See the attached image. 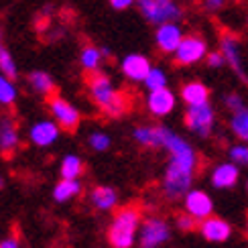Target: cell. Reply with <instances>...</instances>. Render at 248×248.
<instances>
[{"instance_id":"1","label":"cell","mask_w":248,"mask_h":248,"mask_svg":"<svg viewBox=\"0 0 248 248\" xmlns=\"http://www.w3.org/2000/svg\"><path fill=\"white\" fill-rule=\"evenodd\" d=\"M165 149L169 153V165L163 177V193L167 200L175 202L191 189L195 167H198V153L187 140L173 130H169L167 134Z\"/></svg>"},{"instance_id":"2","label":"cell","mask_w":248,"mask_h":248,"mask_svg":"<svg viewBox=\"0 0 248 248\" xmlns=\"http://www.w3.org/2000/svg\"><path fill=\"white\" fill-rule=\"evenodd\" d=\"M88 90H90V96L94 100V104L110 118H120L130 108L128 96L124 92L116 90L112 79L106 74H102L100 69L88 74Z\"/></svg>"},{"instance_id":"3","label":"cell","mask_w":248,"mask_h":248,"mask_svg":"<svg viewBox=\"0 0 248 248\" xmlns=\"http://www.w3.org/2000/svg\"><path fill=\"white\" fill-rule=\"evenodd\" d=\"M140 228V212L137 208H124L116 212L108 228V242L112 248H132Z\"/></svg>"},{"instance_id":"4","label":"cell","mask_w":248,"mask_h":248,"mask_svg":"<svg viewBox=\"0 0 248 248\" xmlns=\"http://www.w3.org/2000/svg\"><path fill=\"white\" fill-rule=\"evenodd\" d=\"M137 8L142 18L155 27L163 23H177L183 16V10L175 0H137Z\"/></svg>"},{"instance_id":"5","label":"cell","mask_w":248,"mask_h":248,"mask_svg":"<svg viewBox=\"0 0 248 248\" xmlns=\"http://www.w3.org/2000/svg\"><path fill=\"white\" fill-rule=\"evenodd\" d=\"M214 122H216V110L210 102L193 104V106H187V110H185V126L198 134V137H203V139L210 137Z\"/></svg>"},{"instance_id":"6","label":"cell","mask_w":248,"mask_h":248,"mask_svg":"<svg viewBox=\"0 0 248 248\" xmlns=\"http://www.w3.org/2000/svg\"><path fill=\"white\" fill-rule=\"evenodd\" d=\"M208 55V43L200 35H185L179 47L175 49L173 59L177 65H193L200 63Z\"/></svg>"},{"instance_id":"7","label":"cell","mask_w":248,"mask_h":248,"mask_svg":"<svg viewBox=\"0 0 248 248\" xmlns=\"http://www.w3.org/2000/svg\"><path fill=\"white\" fill-rule=\"evenodd\" d=\"M49 110H51V116L55 118V122L59 124L61 130H67V132L78 130L81 114H79V110L71 104V102H67L65 98L53 94L49 98Z\"/></svg>"},{"instance_id":"8","label":"cell","mask_w":248,"mask_h":248,"mask_svg":"<svg viewBox=\"0 0 248 248\" xmlns=\"http://www.w3.org/2000/svg\"><path fill=\"white\" fill-rule=\"evenodd\" d=\"M171 238L169 224L161 218H147L139 228L140 248H159Z\"/></svg>"},{"instance_id":"9","label":"cell","mask_w":248,"mask_h":248,"mask_svg":"<svg viewBox=\"0 0 248 248\" xmlns=\"http://www.w3.org/2000/svg\"><path fill=\"white\" fill-rule=\"evenodd\" d=\"M220 51L224 53L226 63L230 65V69L244 81V84H248V74H246L244 63H242V53H240V41H238V37L228 33V31L222 33V37H220Z\"/></svg>"},{"instance_id":"10","label":"cell","mask_w":248,"mask_h":248,"mask_svg":"<svg viewBox=\"0 0 248 248\" xmlns=\"http://www.w3.org/2000/svg\"><path fill=\"white\" fill-rule=\"evenodd\" d=\"M183 37L185 35L177 23H163L155 31V43H157V49L165 55H173Z\"/></svg>"},{"instance_id":"11","label":"cell","mask_w":248,"mask_h":248,"mask_svg":"<svg viewBox=\"0 0 248 248\" xmlns=\"http://www.w3.org/2000/svg\"><path fill=\"white\" fill-rule=\"evenodd\" d=\"M183 202H185V212L191 214L193 218H198L200 222L210 218L212 212H214L212 198L202 189H189L183 195Z\"/></svg>"},{"instance_id":"12","label":"cell","mask_w":248,"mask_h":248,"mask_svg":"<svg viewBox=\"0 0 248 248\" xmlns=\"http://www.w3.org/2000/svg\"><path fill=\"white\" fill-rule=\"evenodd\" d=\"M147 108H149V112L153 116H159V118L167 116L175 108V94L169 88L153 90L147 96Z\"/></svg>"},{"instance_id":"13","label":"cell","mask_w":248,"mask_h":248,"mask_svg":"<svg viewBox=\"0 0 248 248\" xmlns=\"http://www.w3.org/2000/svg\"><path fill=\"white\" fill-rule=\"evenodd\" d=\"M151 61L149 57H144L140 53H130L122 59V63H120V69H122V74L126 76V79L130 81H144V78L149 76V71H151Z\"/></svg>"},{"instance_id":"14","label":"cell","mask_w":248,"mask_h":248,"mask_svg":"<svg viewBox=\"0 0 248 248\" xmlns=\"http://www.w3.org/2000/svg\"><path fill=\"white\" fill-rule=\"evenodd\" d=\"M171 128L167 126H139L134 128L132 137L139 144L147 149H165V140Z\"/></svg>"},{"instance_id":"15","label":"cell","mask_w":248,"mask_h":248,"mask_svg":"<svg viewBox=\"0 0 248 248\" xmlns=\"http://www.w3.org/2000/svg\"><path fill=\"white\" fill-rule=\"evenodd\" d=\"M200 234L203 236L208 242H226L230 238V234H232V226L222 220V218H205L200 222Z\"/></svg>"},{"instance_id":"16","label":"cell","mask_w":248,"mask_h":248,"mask_svg":"<svg viewBox=\"0 0 248 248\" xmlns=\"http://www.w3.org/2000/svg\"><path fill=\"white\" fill-rule=\"evenodd\" d=\"M31 142L37 147H49L59 139V124L55 120H39L29 130Z\"/></svg>"},{"instance_id":"17","label":"cell","mask_w":248,"mask_h":248,"mask_svg":"<svg viewBox=\"0 0 248 248\" xmlns=\"http://www.w3.org/2000/svg\"><path fill=\"white\" fill-rule=\"evenodd\" d=\"M240 169L236 163H222L212 173V185L218 189H230L238 183Z\"/></svg>"},{"instance_id":"18","label":"cell","mask_w":248,"mask_h":248,"mask_svg":"<svg viewBox=\"0 0 248 248\" xmlns=\"http://www.w3.org/2000/svg\"><path fill=\"white\" fill-rule=\"evenodd\" d=\"M18 147V130L10 118H0V153L10 157Z\"/></svg>"},{"instance_id":"19","label":"cell","mask_w":248,"mask_h":248,"mask_svg":"<svg viewBox=\"0 0 248 248\" xmlns=\"http://www.w3.org/2000/svg\"><path fill=\"white\" fill-rule=\"evenodd\" d=\"M90 202L94 203V208L100 212H108L118 203V193L116 189L108 187V185H98L90 193Z\"/></svg>"},{"instance_id":"20","label":"cell","mask_w":248,"mask_h":248,"mask_svg":"<svg viewBox=\"0 0 248 248\" xmlns=\"http://www.w3.org/2000/svg\"><path fill=\"white\" fill-rule=\"evenodd\" d=\"M181 100L187 106L203 104V102H210V90L202 81H189L181 88Z\"/></svg>"},{"instance_id":"21","label":"cell","mask_w":248,"mask_h":248,"mask_svg":"<svg viewBox=\"0 0 248 248\" xmlns=\"http://www.w3.org/2000/svg\"><path fill=\"white\" fill-rule=\"evenodd\" d=\"M29 86L33 88L37 94H41V96L51 98L55 94V81H53V78L47 74V71H41V69L31 71V74H29Z\"/></svg>"},{"instance_id":"22","label":"cell","mask_w":248,"mask_h":248,"mask_svg":"<svg viewBox=\"0 0 248 248\" xmlns=\"http://www.w3.org/2000/svg\"><path fill=\"white\" fill-rule=\"evenodd\" d=\"M79 191H81L79 179H63L61 177V181L55 185V189H53V198H55V202L63 203V202L74 200L76 195H79Z\"/></svg>"},{"instance_id":"23","label":"cell","mask_w":248,"mask_h":248,"mask_svg":"<svg viewBox=\"0 0 248 248\" xmlns=\"http://www.w3.org/2000/svg\"><path fill=\"white\" fill-rule=\"evenodd\" d=\"M102 59H104V55H102V49H98L94 45H86L84 49H81V53H79V63H81V67L88 71V74L100 69Z\"/></svg>"},{"instance_id":"24","label":"cell","mask_w":248,"mask_h":248,"mask_svg":"<svg viewBox=\"0 0 248 248\" xmlns=\"http://www.w3.org/2000/svg\"><path fill=\"white\" fill-rule=\"evenodd\" d=\"M230 128L236 139H240L242 142H248V106H244L238 112H232Z\"/></svg>"},{"instance_id":"25","label":"cell","mask_w":248,"mask_h":248,"mask_svg":"<svg viewBox=\"0 0 248 248\" xmlns=\"http://www.w3.org/2000/svg\"><path fill=\"white\" fill-rule=\"evenodd\" d=\"M81 173H84V163L76 155H67L61 161V177L63 179H79Z\"/></svg>"},{"instance_id":"26","label":"cell","mask_w":248,"mask_h":248,"mask_svg":"<svg viewBox=\"0 0 248 248\" xmlns=\"http://www.w3.org/2000/svg\"><path fill=\"white\" fill-rule=\"evenodd\" d=\"M16 100V88L13 84V79L8 76H0V104L2 106H13Z\"/></svg>"},{"instance_id":"27","label":"cell","mask_w":248,"mask_h":248,"mask_svg":"<svg viewBox=\"0 0 248 248\" xmlns=\"http://www.w3.org/2000/svg\"><path fill=\"white\" fill-rule=\"evenodd\" d=\"M142 84L149 92L159 90V88H167V74H165L163 69H159V67H151L149 76L144 78Z\"/></svg>"},{"instance_id":"28","label":"cell","mask_w":248,"mask_h":248,"mask_svg":"<svg viewBox=\"0 0 248 248\" xmlns=\"http://www.w3.org/2000/svg\"><path fill=\"white\" fill-rule=\"evenodd\" d=\"M0 71H2L4 76H8L10 79H15L18 76V69H16L15 59H13L10 51L4 45H0Z\"/></svg>"},{"instance_id":"29","label":"cell","mask_w":248,"mask_h":248,"mask_svg":"<svg viewBox=\"0 0 248 248\" xmlns=\"http://www.w3.org/2000/svg\"><path fill=\"white\" fill-rule=\"evenodd\" d=\"M230 161L236 163L238 167H246L248 165V142L236 144V147L230 149Z\"/></svg>"},{"instance_id":"30","label":"cell","mask_w":248,"mask_h":248,"mask_svg":"<svg viewBox=\"0 0 248 248\" xmlns=\"http://www.w3.org/2000/svg\"><path fill=\"white\" fill-rule=\"evenodd\" d=\"M88 142H90V147L94 151H98V153H104V151L110 149V137L104 132H92Z\"/></svg>"},{"instance_id":"31","label":"cell","mask_w":248,"mask_h":248,"mask_svg":"<svg viewBox=\"0 0 248 248\" xmlns=\"http://www.w3.org/2000/svg\"><path fill=\"white\" fill-rule=\"evenodd\" d=\"M198 218H193V216L191 214H187V212H185V214H179L177 216V220H175V224H177V228L179 230H183V232H193L195 228H198Z\"/></svg>"},{"instance_id":"32","label":"cell","mask_w":248,"mask_h":248,"mask_svg":"<svg viewBox=\"0 0 248 248\" xmlns=\"http://www.w3.org/2000/svg\"><path fill=\"white\" fill-rule=\"evenodd\" d=\"M224 106L228 108L230 112H238V110H242L246 104H244V100H242V96L240 94H226L224 96Z\"/></svg>"},{"instance_id":"33","label":"cell","mask_w":248,"mask_h":248,"mask_svg":"<svg viewBox=\"0 0 248 248\" xmlns=\"http://www.w3.org/2000/svg\"><path fill=\"white\" fill-rule=\"evenodd\" d=\"M205 61H208V65L210 67H222V65H226V57H224V53L222 51H214V53H210L208 51V55H205Z\"/></svg>"},{"instance_id":"34","label":"cell","mask_w":248,"mask_h":248,"mask_svg":"<svg viewBox=\"0 0 248 248\" xmlns=\"http://www.w3.org/2000/svg\"><path fill=\"white\" fill-rule=\"evenodd\" d=\"M108 2L114 10H126L132 4H137V0H108Z\"/></svg>"},{"instance_id":"35","label":"cell","mask_w":248,"mask_h":248,"mask_svg":"<svg viewBox=\"0 0 248 248\" xmlns=\"http://www.w3.org/2000/svg\"><path fill=\"white\" fill-rule=\"evenodd\" d=\"M224 4H226V0H203V6L208 13H218Z\"/></svg>"},{"instance_id":"36","label":"cell","mask_w":248,"mask_h":248,"mask_svg":"<svg viewBox=\"0 0 248 248\" xmlns=\"http://www.w3.org/2000/svg\"><path fill=\"white\" fill-rule=\"evenodd\" d=\"M0 248H18V240L16 238H4V240H0Z\"/></svg>"},{"instance_id":"37","label":"cell","mask_w":248,"mask_h":248,"mask_svg":"<svg viewBox=\"0 0 248 248\" xmlns=\"http://www.w3.org/2000/svg\"><path fill=\"white\" fill-rule=\"evenodd\" d=\"M4 187V177H0V189Z\"/></svg>"},{"instance_id":"38","label":"cell","mask_w":248,"mask_h":248,"mask_svg":"<svg viewBox=\"0 0 248 248\" xmlns=\"http://www.w3.org/2000/svg\"><path fill=\"white\" fill-rule=\"evenodd\" d=\"M0 45H4V41H2V31H0Z\"/></svg>"},{"instance_id":"39","label":"cell","mask_w":248,"mask_h":248,"mask_svg":"<svg viewBox=\"0 0 248 248\" xmlns=\"http://www.w3.org/2000/svg\"><path fill=\"white\" fill-rule=\"evenodd\" d=\"M246 189H248V181H246Z\"/></svg>"}]
</instances>
